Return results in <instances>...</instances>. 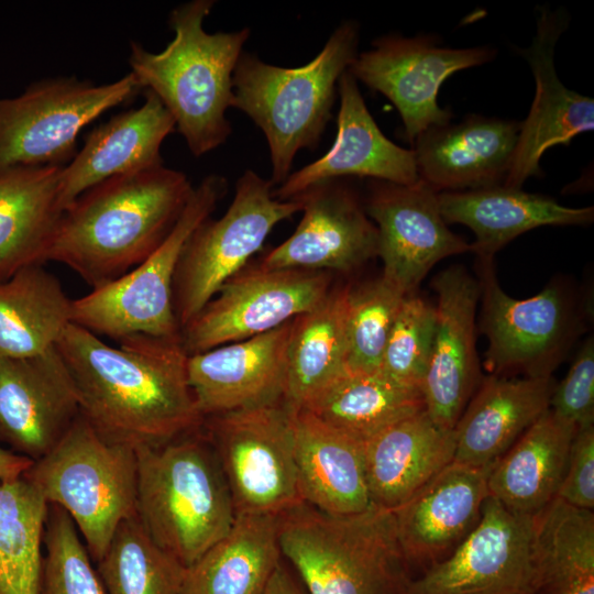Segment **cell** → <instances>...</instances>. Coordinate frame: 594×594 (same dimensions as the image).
Returning <instances> with one entry per match:
<instances>
[{
	"label": "cell",
	"instance_id": "obj_5",
	"mask_svg": "<svg viewBox=\"0 0 594 594\" xmlns=\"http://www.w3.org/2000/svg\"><path fill=\"white\" fill-rule=\"evenodd\" d=\"M136 517L185 568L232 527L235 510L218 455L199 429L136 448Z\"/></svg>",
	"mask_w": 594,
	"mask_h": 594
},
{
	"label": "cell",
	"instance_id": "obj_10",
	"mask_svg": "<svg viewBox=\"0 0 594 594\" xmlns=\"http://www.w3.org/2000/svg\"><path fill=\"white\" fill-rule=\"evenodd\" d=\"M140 92L130 72L108 84L76 76L44 78L18 97L0 99V167L65 166L85 127Z\"/></svg>",
	"mask_w": 594,
	"mask_h": 594
},
{
	"label": "cell",
	"instance_id": "obj_22",
	"mask_svg": "<svg viewBox=\"0 0 594 594\" xmlns=\"http://www.w3.org/2000/svg\"><path fill=\"white\" fill-rule=\"evenodd\" d=\"M493 465L452 461L391 510L408 566L427 570L448 557L473 530L488 496L487 479Z\"/></svg>",
	"mask_w": 594,
	"mask_h": 594
},
{
	"label": "cell",
	"instance_id": "obj_31",
	"mask_svg": "<svg viewBox=\"0 0 594 594\" xmlns=\"http://www.w3.org/2000/svg\"><path fill=\"white\" fill-rule=\"evenodd\" d=\"M576 429L547 409L494 463L488 495L510 513L535 516L557 496Z\"/></svg>",
	"mask_w": 594,
	"mask_h": 594
},
{
	"label": "cell",
	"instance_id": "obj_21",
	"mask_svg": "<svg viewBox=\"0 0 594 594\" xmlns=\"http://www.w3.org/2000/svg\"><path fill=\"white\" fill-rule=\"evenodd\" d=\"M292 322L188 356V383L204 419L285 399Z\"/></svg>",
	"mask_w": 594,
	"mask_h": 594
},
{
	"label": "cell",
	"instance_id": "obj_8",
	"mask_svg": "<svg viewBox=\"0 0 594 594\" xmlns=\"http://www.w3.org/2000/svg\"><path fill=\"white\" fill-rule=\"evenodd\" d=\"M227 191L226 177L206 176L194 187L173 230L147 258L120 278L73 299V323L118 341L139 334L180 336L173 309L178 261L190 234L211 217Z\"/></svg>",
	"mask_w": 594,
	"mask_h": 594
},
{
	"label": "cell",
	"instance_id": "obj_27",
	"mask_svg": "<svg viewBox=\"0 0 594 594\" xmlns=\"http://www.w3.org/2000/svg\"><path fill=\"white\" fill-rule=\"evenodd\" d=\"M454 429L438 425L422 409L364 442L371 503L393 510L453 461Z\"/></svg>",
	"mask_w": 594,
	"mask_h": 594
},
{
	"label": "cell",
	"instance_id": "obj_15",
	"mask_svg": "<svg viewBox=\"0 0 594 594\" xmlns=\"http://www.w3.org/2000/svg\"><path fill=\"white\" fill-rule=\"evenodd\" d=\"M532 516L492 496L480 520L443 560L410 579L402 594H535Z\"/></svg>",
	"mask_w": 594,
	"mask_h": 594
},
{
	"label": "cell",
	"instance_id": "obj_11",
	"mask_svg": "<svg viewBox=\"0 0 594 594\" xmlns=\"http://www.w3.org/2000/svg\"><path fill=\"white\" fill-rule=\"evenodd\" d=\"M480 330L488 340L485 367L492 375L551 377L584 324V304L563 284L515 299L498 284L493 258H476Z\"/></svg>",
	"mask_w": 594,
	"mask_h": 594
},
{
	"label": "cell",
	"instance_id": "obj_40",
	"mask_svg": "<svg viewBox=\"0 0 594 594\" xmlns=\"http://www.w3.org/2000/svg\"><path fill=\"white\" fill-rule=\"evenodd\" d=\"M40 594H107L92 558L69 515L48 505Z\"/></svg>",
	"mask_w": 594,
	"mask_h": 594
},
{
	"label": "cell",
	"instance_id": "obj_33",
	"mask_svg": "<svg viewBox=\"0 0 594 594\" xmlns=\"http://www.w3.org/2000/svg\"><path fill=\"white\" fill-rule=\"evenodd\" d=\"M73 299L43 265L0 282V359L37 355L55 348L73 323Z\"/></svg>",
	"mask_w": 594,
	"mask_h": 594
},
{
	"label": "cell",
	"instance_id": "obj_28",
	"mask_svg": "<svg viewBox=\"0 0 594 594\" xmlns=\"http://www.w3.org/2000/svg\"><path fill=\"white\" fill-rule=\"evenodd\" d=\"M295 463L304 503L334 516L362 513L372 506L364 442L318 419L294 411Z\"/></svg>",
	"mask_w": 594,
	"mask_h": 594
},
{
	"label": "cell",
	"instance_id": "obj_35",
	"mask_svg": "<svg viewBox=\"0 0 594 594\" xmlns=\"http://www.w3.org/2000/svg\"><path fill=\"white\" fill-rule=\"evenodd\" d=\"M535 594H594V514L554 498L532 516Z\"/></svg>",
	"mask_w": 594,
	"mask_h": 594
},
{
	"label": "cell",
	"instance_id": "obj_39",
	"mask_svg": "<svg viewBox=\"0 0 594 594\" xmlns=\"http://www.w3.org/2000/svg\"><path fill=\"white\" fill-rule=\"evenodd\" d=\"M407 295L382 275L350 287L346 312V371H380L385 345Z\"/></svg>",
	"mask_w": 594,
	"mask_h": 594
},
{
	"label": "cell",
	"instance_id": "obj_44",
	"mask_svg": "<svg viewBox=\"0 0 594 594\" xmlns=\"http://www.w3.org/2000/svg\"><path fill=\"white\" fill-rule=\"evenodd\" d=\"M260 594H306L301 583L280 562Z\"/></svg>",
	"mask_w": 594,
	"mask_h": 594
},
{
	"label": "cell",
	"instance_id": "obj_1",
	"mask_svg": "<svg viewBox=\"0 0 594 594\" xmlns=\"http://www.w3.org/2000/svg\"><path fill=\"white\" fill-rule=\"evenodd\" d=\"M56 348L72 375L80 414L107 439L136 449L202 427L182 336L139 334L111 346L72 323Z\"/></svg>",
	"mask_w": 594,
	"mask_h": 594
},
{
	"label": "cell",
	"instance_id": "obj_14",
	"mask_svg": "<svg viewBox=\"0 0 594 594\" xmlns=\"http://www.w3.org/2000/svg\"><path fill=\"white\" fill-rule=\"evenodd\" d=\"M494 56L495 50L487 46L451 48L439 46L431 35L391 34L374 40L372 48L358 54L348 70L358 82L381 92L396 107L404 138L413 144L428 128L452 119V112L438 103L443 81Z\"/></svg>",
	"mask_w": 594,
	"mask_h": 594
},
{
	"label": "cell",
	"instance_id": "obj_26",
	"mask_svg": "<svg viewBox=\"0 0 594 594\" xmlns=\"http://www.w3.org/2000/svg\"><path fill=\"white\" fill-rule=\"evenodd\" d=\"M554 385L552 376L482 378L454 426L453 462L494 464L549 409Z\"/></svg>",
	"mask_w": 594,
	"mask_h": 594
},
{
	"label": "cell",
	"instance_id": "obj_32",
	"mask_svg": "<svg viewBox=\"0 0 594 594\" xmlns=\"http://www.w3.org/2000/svg\"><path fill=\"white\" fill-rule=\"evenodd\" d=\"M278 516L237 515L231 529L186 568L179 594H260L283 558Z\"/></svg>",
	"mask_w": 594,
	"mask_h": 594
},
{
	"label": "cell",
	"instance_id": "obj_19",
	"mask_svg": "<svg viewBox=\"0 0 594 594\" xmlns=\"http://www.w3.org/2000/svg\"><path fill=\"white\" fill-rule=\"evenodd\" d=\"M80 414L72 375L57 348L0 359V440L33 461L50 452Z\"/></svg>",
	"mask_w": 594,
	"mask_h": 594
},
{
	"label": "cell",
	"instance_id": "obj_37",
	"mask_svg": "<svg viewBox=\"0 0 594 594\" xmlns=\"http://www.w3.org/2000/svg\"><path fill=\"white\" fill-rule=\"evenodd\" d=\"M48 504L25 477L0 481V594H40Z\"/></svg>",
	"mask_w": 594,
	"mask_h": 594
},
{
	"label": "cell",
	"instance_id": "obj_30",
	"mask_svg": "<svg viewBox=\"0 0 594 594\" xmlns=\"http://www.w3.org/2000/svg\"><path fill=\"white\" fill-rule=\"evenodd\" d=\"M63 167H0V282L47 262L65 212L59 196Z\"/></svg>",
	"mask_w": 594,
	"mask_h": 594
},
{
	"label": "cell",
	"instance_id": "obj_29",
	"mask_svg": "<svg viewBox=\"0 0 594 594\" xmlns=\"http://www.w3.org/2000/svg\"><path fill=\"white\" fill-rule=\"evenodd\" d=\"M441 215L448 224L470 228L476 258L494 255L518 235L544 226H586L594 220V208H570L551 197L530 194L504 185L438 193Z\"/></svg>",
	"mask_w": 594,
	"mask_h": 594
},
{
	"label": "cell",
	"instance_id": "obj_18",
	"mask_svg": "<svg viewBox=\"0 0 594 594\" xmlns=\"http://www.w3.org/2000/svg\"><path fill=\"white\" fill-rule=\"evenodd\" d=\"M431 287L437 320L421 393L429 416L454 429L482 381L475 323L480 286L465 267L452 265L433 277Z\"/></svg>",
	"mask_w": 594,
	"mask_h": 594
},
{
	"label": "cell",
	"instance_id": "obj_6",
	"mask_svg": "<svg viewBox=\"0 0 594 594\" xmlns=\"http://www.w3.org/2000/svg\"><path fill=\"white\" fill-rule=\"evenodd\" d=\"M280 552L306 594H402L411 579L391 510L348 516L302 503L278 516Z\"/></svg>",
	"mask_w": 594,
	"mask_h": 594
},
{
	"label": "cell",
	"instance_id": "obj_2",
	"mask_svg": "<svg viewBox=\"0 0 594 594\" xmlns=\"http://www.w3.org/2000/svg\"><path fill=\"white\" fill-rule=\"evenodd\" d=\"M194 186L180 170L160 166L103 180L65 210L47 254L92 289L147 258L182 215Z\"/></svg>",
	"mask_w": 594,
	"mask_h": 594
},
{
	"label": "cell",
	"instance_id": "obj_12",
	"mask_svg": "<svg viewBox=\"0 0 594 594\" xmlns=\"http://www.w3.org/2000/svg\"><path fill=\"white\" fill-rule=\"evenodd\" d=\"M294 411L285 399L204 419L237 515L278 516L302 504Z\"/></svg>",
	"mask_w": 594,
	"mask_h": 594
},
{
	"label": "cell",
	"instance_id": "obj_9",
	"mask_svg": "<svg viewBox=\"0 0 594 594\" xmlns=\"http://www.w3.org/2000/svg\"><path fill=\"white\" fill-rule=\"evenodd\" d=\"M270 179L246 169L228 210L202 221L186 241L173 283V309L182 330L258 252L274 227L301 211L296 199L273 196Z\"/></svg>",
	"mask_w": 594,
	"mask_h": 594
},
{
	"label": "cell",
	"instance_id": "obj_25",
	"mask_svg": "<svg viewBox=\"0 0 594 594\" xmlns=\"http://www.w3.org/2000/svg\"><path fill=\"white\" fill-rule=\"evenodd\" d=\"M144 101L114 114L85 138L84 145L59 174V196L66 210L90 187L109 178L164 165L161 146L176 130L161 100L143 90Z\"/></svg>",
	"mask_w": 594,
	"mask_h": 594
},
{
	"label": "cell",
	"instance_id": "obj_7",
	"mask_svg": "<svg viewBox=\"0 0 594 594\" xmlns=\"http://www.w3.org/2000/svg\"><path fill=\"white\" fill-rule=\"evenodd\" d=\"M23 477L69 515L96 563L120 524L136 516V449L107 439L81 414Z\"/></svg>",
	"mask_w": 594,
	"mask_h": 594
},
{
	"label": "cell",
	"instance_id": "obj_45",
	"mask_svg": "<svg viewBox=\"0 0 594 594\" xmlns=\"http://www.w3.org/2000/svg\"><path fill=\"white\" fill-rule=\"evenodd\" d=\"M33 462L26 457L0 447V481L22 477Z\"/></svg>",
	"mask_w": 594,
	"mask_h": 594
},
{
	"label": "cell",
	"instance_id": "obj_34",
	"mask_svg": "<svg viewBox=\"0 0 594 594\" xmlns=\"http://www.w3.org/2000/svg\"><path fill=\"white\" fill-rule=\"evenodd\" d=\"M350 286L331 288L312 309L292 322L285 400L308 405L346 372V312Z\"/></svg>",
	"mask_w": 594,
	"mask_h": 594
},
{
	"label": "cell",
	"instance_id": "obj_17",
	"mask_svg": "<svg viewBox=\"0 0 594 594\" xmlns=\"http://www.w3.org/2000/svg\"><path fill=\"white\" fill-rule=\"evenodd\" d=\"M295 198L301 202L299 224L258 266L350 272L378 256L377 228L345 178L318 183Z\"/></svg>",
	"mask_w": 594,
	"mask_h": 594
},
{
	"label": "cell",
	"instance_id": "obj_36",
	"mask_svg": "<svg viewBox=\"0 0 594 594\" xmlns=\"http://www.w3.org/2000/svg\"><path fill=\"white\" fill-rule=\"evenodd\" d=\"M328 426L365 442L392 424L425 409L420 388L381 372L346 371L304 408Z\"/></svg>",
	"mask_w": 594,
	"mask_h": 594
},
{
	"label": "cell",
	"instance_id": "obj_23",
	"mask_svg": "<svg viewBox=\"0 0 594 594\" xmlns=\"http://www.w3.org/2000/svg\"><path fill=\"white\" fill-rule=\"evenodd\" d=\"M338 94L340 108L333 144L321 157L274 187L276 199L289 200L318 183L348 177L398 185L419 180L414 151L383 134L365 105L358 80L348 69L339 79Z\"/></svg>",
	"mask_w": 594,
	"mask_h": 594
},
{
	"label": "cell",
	"instance_id": "obj_20",
	"mask_svg": "<svg viewBox=\"0 0 594 594\" xmlns=\"http://www.w3.org/2000/svg\"><path fill=\"white\" fill-rule=\"evenodd\" d=\"M569 23L566 14L540 8L530 46L519 50L536 82L535 98L518 135L504 186L520 188L541 174V156L552 146L569 145L576 135L594 129V100L568 89L554 66V48Z\"/></svg>",
	"mask_w": 594,
	"mask_h": 594
},
{
	"label": "cell",
	"instance_id": "obj_4",
	"mask_svg": "<svg viewBox=\"0 0 594 594\" xmlns=\"http://www.w3.org/2000/svg\"><path fill=\"white\" fill-rule=\"evenodd\" d=\"M359 23L344 21L307 64L282 67L243 52L232 78V106L264 133L272 165L271 182L283 184L296 154L315 150L331 119L341 75L355 59Z\"/></svg>",
	"mask_w": 594,
	"mask_h": 594
},
{
	"label": "cell",
	"instance_id": "obj_42",
	"mask_svg": "<svg viewBox=\"0 0 594 594\" xmlns=\"http://www.w3.org/2000/svg\"><path fill=\"white\" fill-rule=\"evenodd\" d=\"M549 408L576 428L594 425V340L585 339L565 377L552 391Z\"/></svg>",
	"mask_w": 594,
	"mask_h": 594
},
{
	"label": "cell",
	"instance_id": "obj_13",
	"mask_svg": "<svg viewBox=\"0 0 594 594\" xmlns=\"http://www.w3.org/2000/svg\"><path fill=\"white\" fill-rule=\"evenodd\" d=\"M331 280L327 271L244 267L180 330L183 345L193 355L268 332L316 307Z\"/></svg>",
	"mask_w": 594,
	"mask_h": 594
},
{
	"label": "cell",
	"instance_id": "obj_41",
	"mask_svg": "<svg viewBox=\"0 0 594 594\" xmlns=\"http://www.w3.org/2000/svg\"><path fill=\"white\" fill-rule=\"evenodd\" d=\"M436 306L410 294L389 332L380 371L400 384L421 389L436 330Z\"/></svg>",
	"mask_w": 594,
	"mask_h": 594
},
{
	"label": "cell",
	"instance_id": "obj_43",
	"mask_svg": "<svg viewBox=\"0 0 594 594\" xmlns=\"http://www.w3.org/2000/svg\"><path fill=\"white\" fill-rule=\"evenodd\" d=\"M556 498L579 508L593 510L594 425L576 429Z\"/></svg>",
	"mask_w": 594,
	"mask_h": 594
},
{
	"label": "cell",
	"instance_id": "obj_24",
	"mask_svg": "<svg viewBox=\"0 0 594 594\" xmlns=\"http://www.w3.org/2000/svg\"><path fill=\"white\" fill-rule=\"evenodd\" d=\"M521 121L471 114L433 125L413 143L419 179L437 193L503 185Z\"/></svg>",
	"mask_w": 594,
	"mask_h": 594
},
{
	"label": "cell",
	"instance_id": "obj_3",
	"mask_svg": "<svg viewBox=\"0 0 594 594\" xmlns=\"http://www.w3.org/2000/svg\"><path fill=\"white\" fill-rule=\"evenodd\" d=\"M215 0H193L175 7L168 19L174 38L160 53L131 42V73L152 91L175 121L190 153L200 157L231 134L227 111L232 106V78L249 28L208 33L204 21Z\"/></svg>",
	"mask_w": 594,
	"mask_h": 594
},
{
	"label": "cell",
	"instance_id": "obj_38",
	"mask_svg": "<svg viewBox=\"0 0 594 594\" xmlns=\"http://www.w3.org/2000/svg\"><path fill=\"white\" fill-rule=\"evenodd\" d=\"M97 571L107 594H179L186 568L134 516L120 524Z\"/></svg>",
	"mask_w": 594,
	"mask_h": 594
},
{
	"label": "cell",
	"instance_id": "obj_16",
	"mask_svg": "<svg viewBox=\"0 0 594 594\" xmlns=\"http://www.w3.org/2000/svg\"><path fill=\"white\" fill-rule=\"evenodd\" d=\"M364 208L378 231L382 276L414 294L441 260L471 252V244L444 221L438 193L422 180L398 185L370 179Z\"/></svg>",
	"mask_w": 594,
	"mask_h": 594
}]
</instances>
